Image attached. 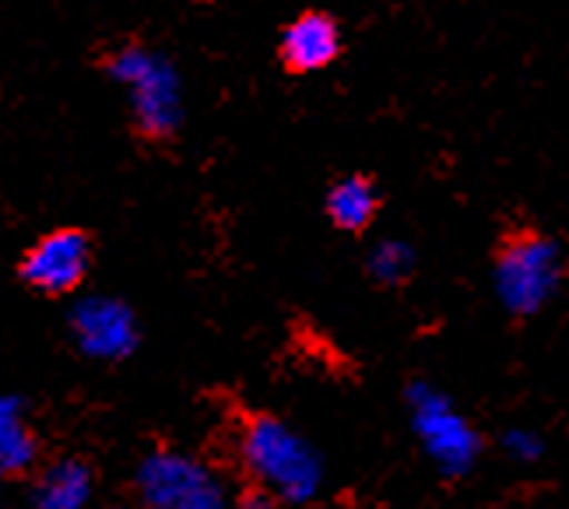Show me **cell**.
<instances>
[{
	"label": "cell",
	"instance_id": "6da1fadb",
	"mask_svg": "<svg viewBox=\"0 0 569 509\" xmlns=\"http://www.w3.org/2000/svg\"><path fill=\"white\" fill-rule=\"evenodd\" d=\"M239 453L250 475L264 485L268 496L284 502H310L320 492L323 481V460L296 429L271 415H260L243 429Z\"/></svg>",
	"mask_w": 569,
	"mask_h": 509
},
{
	"label": "cell",
	"instance_id": "7a4b0ae2",
	"mask_svg": "<svg viewBox=\"0 0 569 509\" xmlns=\"http://www.w3.org/2000/svg\"><path fill=\"white\" fill-rule=\"evenodd\" d=\"M109 78L127 88L130 113L151 138H166L180 127L183 92L177 68L144 47H123L109 57Z\"/></svg>",
	"mask_w": 569,
	"mask_h": 509
},
{
	"label": "cell",
	"instance_id": "3957f363",
	"mask_svg": "<svg viewBox=\"0 0 569 509\" xmlns=\"http://www.w3.org/2000/svg\"><path fill=\"white\" fill-rule=\"evenodd\" d=\"M562 253L556 239L541 232H517L496 253V296L517 317H531L545 309L559 289Z\"/></svg>",
	"mask_w": 569,
	"mask_h": 509
},
{
	"label": "cell",
	"instance_id": "277c9868",
	"mask_svg": "<svg viewBox=\"0 0 569 509\" xmlns=\"http://www.w3.org/2000/svg\"><path fill=\"white\" fill-rule=\"evenodd\" d=\"M408 408H411V429L426 447L429 460L447 478H461L475 468L481 453V439L468 418L453 408V401L429 383L408 387Z\"/></svg>",
	"mask_w": 569,
	"mask_h": 509
},
{
	"label": "cell",
	"instance_id": "5b68a950",
	"mask_svg": "<svg viewBox=\"0 0 569 509\" xmlns=\"http://www.w3.org/2000/svg\"><path fill=\"white\" fill-rule=\"evenodd\" d=\"M138 492L144 509H226V485L208 468L180 450H156L138 468Z\"/></svg>",
	"mask_w": 569,
	"mask_h": 509
},
{
	"label": "cell",
	"instance_id": "8992f818",
	"mask_svg": "<svg viewBox=\"0 0 569 509\" xmlns=\"http://www.w3.org/2000/svg\"><path fill=\"white\" fill-rule=\"evenodd\" d=\"M71 335L89 359L117 362L138 348V320L113 296H84L71 309Z\"/></svg>",
	"mask_w": 569,
	"mask_h": 509
},
{
	"label": "cell",
	"instance_id": "52a82bcc",
	"mask_svg": "<svg viewBox=\"0 0 569 509\" xmlns=\"http://www.w3.org/2000/svg\"><path fill=\"white\" fill-rule=\"evenodd\" d=\"M92 247L84 232L78 229H57L50 236H42L36 247L21 260V278H26L36 292L47 296H63L74 292L81 278L89 275Z\"/></svg>",
	"mask_w": 569,
	"mask_h": 509
},
{
	"label": "cell",
	"instance_id": "ba28073f",
	"mask_svg": "<svg viewBox=\"0 0 569 509\" xmlns=\"http://www.w3.org/2000/svg\"><path fill=\"white\" fill-rule=\"evenodd\" d=\"M341 53V32L327 14L310 11L299 14L289 29L281 32V60L289 63L292 71H323L327 63H335Z\"/></svg>",
	"mask_w": 569,
	"mask_h": 509
},
{
	"label": "cell",
	"instance_id": "9c48e42d",
	"mask_svg": "<svg viewBox=\"0 0 569 509\" xmlns=\"http://www.w3.org/2000/svg\"><path fill=\"white\" fill-rule=\"evenodd\" d=\"M36 509H84L92 499V471L81 460H57L36 481Z\"/></svg>",
	"mask_w": 569,
	"mask_h": 509
},
{
	"label": "cell",
	"instance_id": "30bf717a",
	"mask_svg": "<svg viewBox=\"0 0 569 509\" xmlns=\"http://www.w3.org/2000/svg\"><path fill=\"white\" fill-rule=\"evenodd\" d=\"M377 204H380L377 187L366 176H345L327 193V214L345 232H362L377 218Z\"/></svg>",
	"mask_w": 569,
	"mask_h": 509
},
{
	"label": "cell",
	"instance_id": "8fae6325",
	"mask_svg": "<svg viewBox=\"0 0 569 509\" xmlns=\"http://www.w3.org/2000/svg\"><path fill=\"white\" fill-rule=\"evenodd\" d=\"M36 460V436L18 397H0V478L29 471Z\"/></svg>",
	"mask_w": 569,
	"mask_h": 509
},
{
	"label": "cell",
	"instance_id": "7c38bea8",
	"mask_svg": "<svg viewBox=\"0 0 569 509\" xmlns=\"http://www.w3.org/2000/svg\"><path fill=\"white\" fill-rule=\"evenodd\" d=\"M415 271V250L405 239H383L369 253V275L383 285H401Z\"/></svg>",
	"mask_w": 569,
	"mask_h": 509
},
{
	"label": "cell",
	"instance_id": "4fadbf2b",
	"mask_svg": "<svg viewBox=\"0 0 569 509\" xmlns=\"http://www.w3.org/2000/svg\"><path fill=\"white\" fill-rule=\"evenodd\" d=\"M502 450H507L513 460L528 463V460H538L545 447H541V439L531 429H510L507 436H502Z\"/></svg>",
	"mask_w": 569,
	"mask_h": 509
},
{
	"label": "cell",
	"instance_id": "5bb4252c",
	"mask_svg": "<svg viewBox=\"0 0 569 509\" xmlns=\"http://www.w3.org/2000/svg\"><path fill=\"white\" fill-rule=\"evenodd\" d=\"M243 509H271V496L264 489H253L243 496Z\"/></svg>",
	"mask_w": 569,
	"mask_h": 509
}]
</instances>
